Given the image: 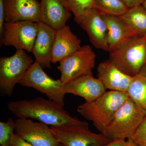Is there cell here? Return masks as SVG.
<instances>
[{"label": "cell", "instance_id": "cell-23", "mask_svg": "<svg viewBox=\"0 0 146 146\" xmlns=\"http://www.w3.org/2000/svg\"><path fill=\"white\" fill-rule=\"evenodd\" d=\"M15 121L8 118L6 122H0V146H11L15 132Z\"/></svg>", "mask_w": 146, "mask_h": 146}, {"label": "cell", "instance_id": "cell-9", "mask_svg": "<svg viewBox=\"0 0 146 146\" xmlns=\"http://www.w3.org/2000/svg\"><path fill=\"white\" fill-rule=\"evenodd\" d=\"M56 138L65 146H104L112 140L103 133H94L89 129L51 126Z\"/></svg>", "mask_w": 146, "mask_h": 146}, {"label": "cell", "instance_id": "cell-25", "mask_svg": "<svg viewBox=\"0 0 146 146\" xmlns=\"http://www.w3.org/2000/svg\"><path fill=\"white\" fill-rule=\"evenodd\" d=\"M11 146H34L14 133L12 136Z\"/></svg>", "mask_w": 146, "mask_h": 146}, {"label": "cell", "instance_id": "cell-20", "mask_svg": "<svg viewBox=\"0 0 146 146\" xmlns=\"http://www.w3.org/2000/svg\"><path fill=\"white\" fill-rule=\"evenodd\" d=\"M129 98L146 112V76L139 74L133 77L127 92Z\"/></svg>", "mask_w": 146, "mask_h": 146}, {"label": "cell", "instance_id": "cell-22", "mask_svg": "<svg viewBox=\"0 0 146 146\" xmlns=\"http://www.w3.org/2000/svg\"><path fill=\"white\" fill-rule=\"evenodd\" d=\"M61 1L66 8L74 15L75 21L78 24L94 7V0Z\"/></svg>", "mask_w": 146, "mask_h": 146}, {"label": "cell", "instance_id": "cell-11", "mask_svg": "<svg viewBox=\"0 0 146 146\" xmlns=\"http://www.w3.org/2000/svg\"><path fill=\"white\" fill-rule=\"evenodd\" d=\"M65 94H72L83 98L86 102L97 99L106 92V89L98 78L93 74L81 76L64 84Z\"/></svg>", "mask_w": 146, "mask_h": 146}, {"label": "cell", "instance_id": "cell-24", "mask_svg": "<svg viewBox=\"0 0 146 146\" xmlns=\"http://www.w3.org/2000/svg\"><path fill=\"white\" fill-rule=\"evenodd\" d=\"M130 139L138 146H146V115L141 125Z\"/></svg>", "mask_w": 146, "mask_h": 146}, {"label": "cell", "instance_id": "cell-5", "mask_svg": "<svg viewBox=\"0 0 146 146\" xmlns=\"http://www.w3.org/2000/svg\"><path fill=\"white\" fill-rule=\"evenodd\" d=\"M109 54V60L119 70L128 76H136L146 63L145 38L133 39Z\"/></svg>", "mask_w": 146, "mask_h": 146}, {"label": "cell", "instance_id": "cell-12", "mask_svg": "<svg viewBox=\"0 0 146 146\" xmlns=\"http://www.w3.org/2000/svg\"><path fill=\"white\" fill-rule=\"evenodd\" d=\"M4 6L5 23L39 22L40 3L38 0H4Z\"/></svg>", "mask_w": 146, "mask_h": 146}, {"label": "cell", "instance_id": "cell-33", "mask_svg": "<svg viewBox=\"0 0 146 146\" xmlns=\"http://www.w3.org/2000/svg\"><path fill=\"white\" fill-rule=\"evenodd\" d=\"M145 39L146 40V35H145Z\"/></svg>", "mask_w": 146, "mask_h": 146}, {"label": "cell", "instance_id": "cell-31", "mask_svg": "<svg viewBox=\"0 0 146 146\" xmlns=\"http://www.w3.org/2000/svg\"><path fill=\"white\" fill-rule=\"evenodd\" d=\"M130 140L131 144L130 146H138L136 144H135L134 142H133L131 139H129Z\"/></svg>", "mask_w": 146, "mask_h": 146}, {"label": "cell", "instance_id": "cell-4", "mask_svg": "<svg viewBox=\"0 0 146 146\" xmlns=\"http://www.w3.org/2000/svg\"><path fill=\"white\" fill-rule=\"evenodd\" d=\"M33 63L31 56L24 50H16L9 57L0 58V92L2 96L10 97L17 84H19Z\"/></svg>", "mask_w": 146, "mask_h": 146}, {"label": "cell", "instance_id": "cell-29", "mask_svg": "<svg viewBox=\"0 0 146 146\" xmlns=\"http://www.w3.org/2000/svg\"><path fill=\"white\" fill-rule=\"evenodd\" d=\"M139 74H141L146 76V63L145 65H144V67L142 68L141 72H140Z\"/></svg>", "mask_w": 146, "mask_h": 146}, {"label": "cell", "instance_id": "cell-10", "mask_svg": "<svg viewBox=\"0 0 146 146\" xmlns=\"http://www.w3.org/2000/svg\"><path fill=\"white\" fill-rule=\"evenodd\" d=\"M15 133L34 146H59L60 144L48 125L30 119L16 120Z\"/></svg>", "mask_w": 146, "mask_h": 146}, {"label": "cell", "instance_id": "cell-13", "mask_svg": "<svg viewBox=\"0 0 146 146\" xmlns=\"http://www.w3.org/2000/svg\"><path fill=\"white\" fill-rule=\"evenodd\" d=\"M56 30L44 23H38V31L32 52L35 61L43 68H52L51 54Z\"/></svg>", "mask_w": 146, "mask_h": 146}, {"label": "cell", "instance_id": "cell-2", "mask_svg": "<svg viewBox=\"0 0 146 146\" xmlns=\"http://www.w3.org/2000/svg\"><path fill=\"white\" fill-rule=\"evenodd\" d=\"M128 98L126 92L106 91L95 100L80 105L77 111L86 119L92 122L96 128L103 133Z\"/></svg>", "mask_w": 146, "mask_h": 146}, {"label": "cell", "instance_id": "cell-16", "mask_svg": "<svg viewBox=\"0 0 146 146\" xmlns=\"http://www.w3.org/2000/svg\"><path fill=\"white\" fill-rule=\"evenodd\" d=\"M72 13L61 0H41L39 22L57 30L66 25Z\"/></svg>", "mask_w": 146, "mask_h": 146}, {"label": "cell", "instance_id": "cell-18", "mask_svg": "<svg viewBox=\"0 0 146 146\" xmlns=\"http://www.w3.org/2000/svg\"><path fill=\"white\" fill-rule=\"evenodd\" d=\"M102 16L107 27L108 52L110 53L114 51L135 39L119 17Z\"/></svg>", "mask_w": 146, "mask_h": 146}, {"label": "cell", "instance_id": "cell-3", "mask_svg": "<svg viewBox=\"0 0 146 146\" xmlns=\"http://www.w3.org/2000/svg\"><path fill=\"white\" fill-rule=\"evenodd\" d=\"M146 115L145 111L128 97L102 133L112 140L130 139Z\"/></svg>", "mask_w": 146, "mask_h": 146}, {"label": "cell", "instance_id": "cell-6", "mask_svg": "<svg viewBox=\"0 0 146 146\" xmlns=\"http://www.w3.org/2000/svg\"><path fill=\"white\" fill-rule=\"evenodd\" d=\"M35 61L19 82L22 86L31 87L45 94L49 99L61 106L65 105L64 83L60 79L50 77Z\"/></svg>", "mask_w": 146, "mask_h": 146}, {"label": "cell", "instance_id": "cell-28", "mask_svg": "<svg viewBox=\"0 0 146 146\" xmlns=\"http://www.w3.org/2000/svg\"><path fill=\"white\" fill-rule=\"evenodd\" d=\"M129 8L142 5L144 0H121Z\"/></svg>", "mask_w": 146, "mask_h": 146}, {"label": "cell", "instance_id": "cell-19", "mask_svg": "<svg viewBox=\"0 0 146 146\" xmlns=\"http://www.w3.org/2000/svg\"><path fill=\"white\" fill-rule=\"evenodd\" d=\"M134 38L146 35V10L142 5L129 9L124 14L119 16Z\"/></svg>", "mask_w": 146, "mask_h": 146}, {"label": "cell", "instance_id": "cell-27", "mask_svg": "<svg viewBox=\"0 0 146 146\" xmlns=\"http://www.w3.org/2000/svg\"><path fill=\"white\" fill-rule=\"evenodd\" d=\"M130 144L129 139L127 140L125 139H115L104 146H130Z\"/></svg>", "mask_w": 146, "mask_h": 146}, {"label": "cell", "instance_id": "cell-21", "mask_svg": "<svg viewBox=\"0 0 146 146\" xmlns=\"http://www.w3.org/2000/svg\"><path fill=\"white\" fill-rule=\"evenodd\" d=\"M93 8L102 15L118 17L124 14L129 9L121 0H94Z\"/></svg>", "mask_w": 146, "mask_h": 146}, {"label": "cell", "instance_id": "cell-30", "mask_svg": "<svg viewBox=\"0 0 146 146\" xmlns=\"http://www.w3.org/2000/svg\"><path fill=\"white\" fill-rule=\"evenodd\" d=\"M142 5L144 9L146 10V0H144Z\"/></svg>", "mask_w": 146, "mask_h": 146}, {"label": "cell", "instance_id": "cell-32", "mask_svg": "<svg viewBox=\"0 0 146 146\" xmlns=\"http://www.w3.org/2000/svg\"><path fill=\"white\" fill-rule=\"evenodd\" d=\"M59 146H64V145H63V144L60 143V145H59Z\"/></svg>", "mask_w": 146, "mask_h": 146}, {"label": "cell", "instance_id": "cell-17", "mask_svg": "<svg viewBox=\"0 0 146 146\" xmlns=\"http://www.w3.org/2000/svg\"><path fill=\"white\" fill-rule=\"evenodd\" d=\"M81 41L68 25L56 31L51 54V63L59 62L81 48Z\"/></svg>", "mask_w": 146, "mask_h": 146}, {"label": "cell", "instance_id": "cell-26", "mask_svg": "<svg viewBox=\"0 0 146 146\" xmlns=\"http://www.w3.org/2000/svg\"><path fill=\"white\" fill-rule=\"evenodd\" d=\"M4 5V0H0V37L2 35L4 25L5 23Z\"/></svg>", "mask_w": 146, "mask_h": 146}, {"label": "cell", "instance_id": "cell-7", "mask_svg": "<svg viewBox=\"0 0 146 146\" xmlns=\"http://www.w3.org/2000/svg\"><path fill=\"white\" fill-rule=\"evenodd\" d=\"M96 54L89 45L82 46L78 50L59 62L60 80L64 84L81 76L93 74L95 67Z\"/></svg>", "mask_w": 146, "mask_h": 146}, {"label": "cell", "instance_id": "cell-15", "mask_svg": "<svg viewBox=\"0 0 146 146\" xmlns=\"http://www.w3.org/2000/svg\"><path fill=\"white\" fill-rule=\"evenodd\" d=\"M133 77L123 73L109 59L101 62L98 67V78L110 91L127 93Z\"/></svg>", "mask_w": 146, "mask_h": 146}, {"label": "cell", "instance_id": "cell-8", "mask_svg": "<svg viewBox=\"0 0 146 146\" xmlns=\"http://www.w3.org/2000/svg\"><path fill=\"white\" fill-rule=\"evenodd\" d=\"M38 31V23L20 21L5 22L0 37L1 45L13 46L16 50L32 52Z\"/></svg>", "mask_w": 146, "mask_h": 146}, {"label": "cell", "instance_id": "cell-14", "mask_svg": "<svg viewBox=\"0 0 146 146\" xmlns=\"http://www.w3.org/2000/svg\"><path fill=\"white\" fill-rule=\"evenodd\" d=\"M79 25L86 32L95 48L108 51L107 25L98 11L92 9Z\"/></svg>", "mask_w": 146, "mask_h": 146}, {"label": "cell", "instance_id": "cell-1", "mask_svg": "<svg viewBox=\"0 0 146 146\" xmlns=\"http://www.w3.org/2000/svg\"><path fill=\"white\" fill-rule=\"evenodd\" d=\"M7 108L18 118L36 120L51 126L89 129L88 123L72 117L63 106L49 99L38 97L9 102Z\"/></svg>", "mask_w": 146, "mask_h": 146}]
</instances>
